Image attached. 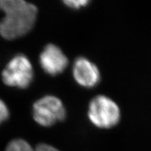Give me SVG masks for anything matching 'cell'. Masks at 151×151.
<instances>
[{
	"label": "cell",
	"instance_id": "6",
	"mask_svg": "<svg viewBox=\"0 0 151 151\" xmlns=\"http://www.w3.org/2000/svg\"><path fill=\"white\" fill-rule=\"evenodd\" d=\"M73 76L77 83L87 88L96 86L101 79L98 67L84 57L76 60L73 67Z\"/></svg>",
	"mask_w": 151,
	"mask_h": 151
},
{
	"label": "cell",
	"instance_id": "1",
	"mask_svg": "<svg viewBox=\"0 0 151 151\" xmlns=\"http://www.w3.org/2000/svg\"><path fill=\"white\" fill-rule=\"evenodd\" d=\"M0 35L8 40L21 37L32 29L38 10L35 5L23 0H0Z\"/></svg>",
	"mask_w": 151,
	"mask_h": 151
},
{
	"label": "cell",
	"instance_id": "8",
	"mask_svg": "<svg viewBox=\"0 0 151 151\" xmlns=\"http://www.w3.org/2000/svg\"><path fill=\"white\" fill-rule=\"evenodd\" d=\"M64 3L69 8L79 9L88 5L90 3V1H87V0H78V1L74 0V1H65Z\"/></svg>",
	"mask_w": 151,
	"mask_h": 151
},
{
	"label": "cell",
	"instance_id": "4",
	"mask_svg": "<svg viewBox=\"0 0 151 151\" xmlns=\"http://www.w3.org/2000/svg\"><path fill=\"white\" fill-rule=\"evenodd\" d=\"M34 119L43 127H50L66 118V109L59 98L45 96L34 104Z\"/></svg>",
	"mask_w": 151,
	"mask_h": 151
},
{
	"label": "cell",
	"instance_id": "5",
	"mask_svg": "<svg viewBox=\"0 0 151 151\" xmlns=\"http://www.w3.org/2000/svg\"><path fill=\"white\" fill-rule=\"evenodd\" d=\"M39 62L45 72L49 75L56 76L65 71L69 60L59 47L50 43L41 52Z\"/></svg>",
	"mask_w": 151,
	"mask_h": 151
},
{
	"label": "cell",
	"instance_id": "2",
	"mask_svg": "<svg viewBox=\"0 0 151 151\" xmlns=\"http://www.w3.org/2000/svg\"><path fill=\"white\" fill-rule=\"evenodd\" d=\"M88 114L90 122L101 129L114 127L120 119V110L118 104L104 95H98L91 100Z\"/></svg>",
	"mask_w": 151,
	"mask_h": 151
},
{
	"label": "cell",
	"instance_id": "7",
	"mask_svg": "<svg viewBox=\"0 0 151 151\" xmlns=\"http://www.w3.org/2000/svg\"><path fill=\"white\" fill-rule=\"evenodd\" d=\"M5 151H35V150L23 139H14L9 143Z\"/></svg>",
	"mask_w": 151,
	"mask_h": 151
},
{
	"label": "cell",
	"instance_id": "9",
	"mask_svg": "<svg viewBox=\"0 0 151 151\" xmlns=\"http://www.w3.org/2000/svg\"><path fill=\"white\" fill-rule=\"evenodd\" d=\"M9 111L8 107L1 99H0V124L9 118Z\"/></svg>",
	"mask_w": 151,
	"mask_h": 151
},
{
	"label": "cell",
	"instance_id": "10",
	"mask_svg": "<svg viewBox=\"0 0 151 151\" xmlns=\"http://www.w3.org/2000/svg\"><path fill=\"white\" fill-rule=\"evenodd\" d=\"M35 151H60L55 147L46 143H41L35 148Z\"/></svg>",
	"mask_w": 151,
	"mask_h": 151
},
{
	"label": "cell",
	"instance_id": "3",
	"mask_svg": "<svg viewBox=\"0 0 151 151\" xmlns=\"http://www.w3.org/2000/svg\"><path fill=\"white\" fill-rule=\"evenodd\" d=\"M34 71L29 59L23 55L15 56L2 72L5 85L19 88H27L33 80Z\"/></svg>",
	"mask_w": 151,
	"mask_h": 151
}]
</instances>
